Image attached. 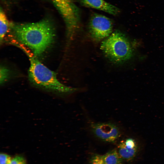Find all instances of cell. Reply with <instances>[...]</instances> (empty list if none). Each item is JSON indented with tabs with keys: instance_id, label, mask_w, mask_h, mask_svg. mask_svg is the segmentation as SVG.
<instances>
[{
	"instance_id": "1",
	"label": "cell",
	"mask_w": 164,
	"mask_h": 164,
	"mask_svg": "<svg viewBox=\"0 0 164 164\" xmlns=\"http://www.w3.org/2000/svg\"><path fill=\"white\" fill-rule=\"evenodd\" d=\"M10 27L14 40L28 48L37 57L43 54L55 41V28L47 19L34 23H13Z\"/></svg>"
},
{
	"instance_id": "2",
	"label": "cell",
	"mask_w": 164,
	"mask_h": 164,
	"mask_svg": "<svg viewBox=\"0 0 164 164\" xmlns=\"http://www.w3.org/2000/svg\"><path fill=\"white\" fill-rule=\"evenodd\" d=\"M13 44L21 49L27 56L30 61L28 77L34 86L62 94H71L78 91V88L67 86L59 81L56 73L42 64L28 48L16 41Z\"/></svg>"
},
{
	"instance_id": "3",
	"label": "cell",
	"mask_w": 164,
	"mask_h": 164,
	"mask_svg": "<svg viewBox=\"0 0 164 164\" xmlns=\"http://www.w3.org/2000/svg\"><path fill=\"white\" fill-rule=\"evenodd\" d=\"M100 49L105 56L114 63H120L131 58L132 50L124 35L116 30L101 42Z\"/></svg>"
},
{
	"instance_id": "4",
	"label": "cell",
	"mask_w": 164,
	"mask_h": 164,
	"mask_svg": "<svg viewBox=\"0 0 164 164\" xmlns=\"http://www.w3.org/2000/svg\"><path fill=\"white\" fill-rule=\"evenodd\" d=\"M61 15L66 29L67 44L73 39L80 26V16L74 0H51Z\"/></svg>"
},
{
	"instance_id": "5",
	"label": "cell",
	"mask_w": 164,
	"mask_h": 164,
	"mask_svg": "<svg viewBox=\"0 0 164 164\" xmlns=\"http://www.w3.org/2000/svg\"><path fill=\"white\" fill-rule=\"evenodd\" d=\"M113 23L112 20L108 17L94 13L91 16L88 22L89 34L96 42L104 40L112 33Z\"/></svg>"
},
{
	"instance_id": "6",
	"label": "cell",
	"mask_w": 164,
	"mask_h": 164,
	"mask_svg": "<svg viewBox=\"0 0 164 164\" xmlns=\"http://www.w3.org/2000/svg\"><path fill=\"white\" fill-rule=\"evenodd\" d=\"M91 127L92 132L95 136L105 142H114L120 135L118 127L111 123H92L91 125Z\"/></svg>"
},
{
	"instance_id": "7",
	"label": "cell",
	"mask_w": 164,
	"mask_h": 164,
	"mask_svg": "<svg viewBox=\"0 0 164 164\" xmlns=\"http://www.w3.org/2000/svg\"><path fill=\"white\" fill-rule=\"evenodd\" d=\"M118 152L123 159L128 161L133 159L136 156L138 148L135 141L131 138L122 141L118 147Z\"/></svg>"
},
{
	"instance_id": "8",
	"label": "cell",
	"mask_w": 164,
	"mask_h": 164,
	"mask_svg": "<svg viewBox=\"0 0 164 164\" xmlns=\"http://www.w3.org/2000/svg\"><path fill=\"white\" fill-rule=\"evenodd\" d=\"M80 4L84 7L93 8L104 12L114 15L120 12L118 8L104 0H79Z\"/></svg>"
},
{
	"instance_id": "9",
	"label": "cell",
	"mask_w": 164,
	"mask_h": 164,
	"mask_svg": "<svg viewBox=\"0 0 164 164\" xmlns=\"http://www.w3.org/2000/svg\"><path fill=\"white\" fill-rule=\"evenodd\" d=\"M102 157L105 164H122V162L123 159L115 149L108 152Z\"/></svg>"
},
{
	"instance_id": "10",
	"label": "cell",
	"mask_w": 164,
	"mask_h": 164,
	"mask_svg": "<svg viewBox=\"0 0 164 164\" xmlns=\"http://www.w3.org/2000/svg\"><path fill=\"white\" fill-rule=\"evenodd\" d=\"M10 25L3 10L0 9V42L2 43L4 37L6 34Z\"/></svg>"
},
{
	"instance_id": "11",
	"label": "cell",
	"mask_w": 164,
	"mask_h": 164,
	"mask_svg": "<svg viewBox=\"0 0 164 164\" xmlns=\"http://www.w3.org/2000/svg\"><path fill=\"white\" fill-rule=\"evenodd\" d=\"M10 70L5 67L1 66L0 68V83L2 84L6 81L10 77Z\"/></svg>"
},
{
	"instance_id": "12",
	"label": "cell",
	"mask_w": 164,
	"mask_h": 164,
	"mask_svg": "<svg viewBox=\"0 0 164 164\" xmlns=\"http://www.w3.org/2000/svg\"><path fill=\"white\" fill-rule=\"evenodd\" d=\"M9 164H27V163L24 157L19 155L12 158Z\"/></svg>"
},
{
	"instance_id": "13",
	"label": "cell",
	"mask_w": 164,
	"mask_h": 164,
	"mask_svg": "<svg viewBox=\"0 0 164 164\" xmlns=\"http://www.w3.org/2000/svg\"><path fill=\"white\" fill-rule=\"evenodd\" d=\"M12 159L9 154L1 153L0 154V164H9Z\"/></svg>"
},
{
	"instance_id": "14",
	"label": "cell",
	"mask_w": 164,
	"mask_h": 164,
	"mask_svg": "<svg viewBox=\"0 0 164 164\" xmlns=\"http://www.w3.org/2000/svg\"><path fill=\"white\" fill-rule=\"evenodd\" d=\"M90 164H105L102 155H95L91 158Z\"/></svg>"
}]
</instances>
